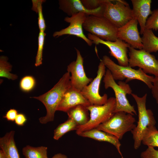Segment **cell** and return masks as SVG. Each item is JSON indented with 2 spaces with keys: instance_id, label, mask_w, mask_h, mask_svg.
I'll return each mask as SVG.
<instances>
[{
  "instance_id": "1",
  "label": "cell",
  "mask_w": 158,
  "mask_h": 158,
  "mask_svg": "<svg viewBox=\"0 0 158 158\" xmlns=\"http://www.w3.org/2000/svg\"><path fill=\"white\" fill-rule=\"evenodd\" d=\"M70 75V73L67 72L50 90L39 96L31 97L41 102L46 108V116L39 119L41 123L46 124L54 121L55 112L59 104L66 92L71 87Z\"/></svg>"
},
{
  "instance_id": "2",
  "label": "cell",
  "mask_w": 158,
  "mask_h": 158,
  "mask_svg": "<svg viewBox=\"0 0 158 158\" xmlns=\"http://www.w3.org/2000/svg\"><path fill=\"white\" fill-rule=\"evenodd\" d=\"M101 60L110 71L115 80L122 81L126 80L125 82L127 83L133 80H139L144 82L149 88L151 89L154 77L145 73L141 69H135L129 66L117 64L106 55L103 56Z\"/></svg>"
},
{
  "instance_id": "3",
  "label": "cell",
  "mask_w": 158,
  "mask_h": 158,
  "mask_svg": "<svg viewBox=\"0 0 158 158\" xmlns=\"http://www.w3.org/2000/svg\"><path fill=\"white\" fill-rule=\"evenodd\" d=\"M137 105L138 112V121L135 128L131 132L134 141V148L137 150L140 147L143 135L146 129L149 127L155 126L156 121L152 111L147 109L146 102L147 94L142 97L132 93Z\"/></svg>"
},
{
  "instance_id": "4",
  "label": "cell",
  "mask_w": 158,
  "mask_h": 158,
  "mask_svg": "<svg viewBox=\"0 0 158 158\" xmlns=\"http://www.w3.org/2000/svg\"><path fill=\"white\" fill-rule=\"evenodd\" d=\"M103 81L105 89L111 88L114 92L116 104L114 113L123 111L133 116L137 114L134 106L130 104L127 98V94L132 93V91L129 85L122 81H119L116 83L110 71L107 69Z\"/></svg>"
},
{
  "instance_id": "5",
  "label": "cell",
  "mask_w": 158,
  "mask_h": 158,
  "mask_svg": "<svg viewBox=\"0 0 158 158\" xmlns=\"http://www.w3.org/2000/svg\"><path fill=\"white\" fill-rule=\"evenodd\" d=\"M136 119L132 114L123 111L114 113L108 120L97 128L111 135L119 140H121L125 133L131 131L136 127Z\"/></svg>"
},
{
  "instance_id": "6",
  "label": "cell",
  "mask_w": 158,
  "mask_h": 158,
  "mask_svg": "<svg viewBox=\"0 0 158 158\" xmlns=\"http://www.w3.org/2000/svg\"><path fill=\"white\" fill-rule=\"evenodd\" d=\"M83 28L90 34L106 41L118 39V28L103 16L87 15Z\"/></svg>"
},
{
  "instance_id": "7",
  "label": "cell",
  "mask_w": 158,
  "mask_h": 158,
  "mask_svg": "<svg viewBox=\"0 0 158 158\" xmlns=\"http://www.w3.org/2000/svg\"><path fill=\"white\" fill-rule=\"evenodd\" d=\"M115 98L111 97L101 105H90L87 107L90 112V118L84 125L78 126L76 130L78 135L81 133L96 128L109 119L114 114L116 106Z\"/></svg>"
},
{
  "instance_id": "8",
  "label": "cell",
  "mask_w": 158,
  "mask_h": 158,
  "mask_svg": "<svg viewBox=\"0 0 158 158\" xmlns=\"http://www.w3.org/2000/svg\"><path fill=\"white\" fill-rule=\"evenodd\" d=\"M105 0L103 16L118 28L125 25L133 18L132 9L126 1L121 0Z\"/></svg>"
},
{
  "instance_id": "9",
  "label": "cell",
  "mask_w": 158,
  "mask_h": 158,
  "mask_svg": "<svg viewBox=\"0 0 158 158\" xmlns=\"http://www.w3.org/2000/svg\"><path fill=\"white\" fill-rule=\"evenodd\" d=\"M128 66L138 67L146 74L158 77V59L143 49H137L131 47L128 48Z\"/></svg>"
},
{
  "instance_id": "10",
  "label": "cell",
  "mask_w": 158,
  "mask_h": 158,
  "mask_svg": "<svg viewBox=\"0 0 158 158\" xmlns=\"http://www.w3.org/2000/svg\"><path fill=\"white\" fill-rule=\"evenodd\" d=\"M106 67L101 60L98 66L96 77L88 85L85 86L81 92L88 101L91 105H101L107 102L108 95L106 94L101 96L99 90L101 81L106 72Z\"/></svg>"
},
{
  "instance_id": "11",
  "label": "cell",
  "mask_w": 158,
  "mask_h": 158,
  "mask_svg": "<svg viewBox=\"0 0 158 158\" xmlns=\"http://www.w3.org/2000/svg\"><path fill=\"white\" fill-rule=\"evenodd\" d=\"M75 49L77 54L76 59L67 66V70L71 74L70 80L71 87L81 91L93 79L87 76L84 68L83 58L80 51L76 48Z\"/></svg>"
},
{
  "instance_id": "12",
  "label": "cell",
  "mask_w": 158,
  "mask_h": 158,
  "mask_svg": "<svg viewBox=\"0 0 158 158\" xmlns=\"http://www.w3.org/2000/svg\"><path fill=\"white\" fill-rule=\"evenodd\" d=\"M87 37L95 44H102L109 49V53L117 60L118 65L128 66V49L130 46L124 41L118 38L114 41H106L100 39L90 33L87 34Z\"/></svg>"
},
{
  "instance_id": "13",
  "label": "cell",
  "mask_w": 158,
  "mask_h": 158,
  "mask_svg": "<svg viewBox=\"0 0 158 158\" xmlns=\"http://www.w3.org/2000/svg\"><path fill=\"white\" fill-rule=\"evenodd\" d=\"M87 15L80 13L71 16L66 17L64 20L69 23V25L59 31L54 32L53 36L57 37L63 35H73L82 39L89 46H92V41L85 35L83 30V25Z\"/></svg>"
},
{
  "instance_id": "14",
  "label": "cell",
  "mask_w": 158,
  "mask_h": 158,
  "mask_svg": "<svg viewBox=\"0 0 158 158\" xmlns=\"http://www.w3.org/2000/svg\"><path fill=\"white\" fill-rule=\"evenodd\" d=\"M137 20L133 17L125 25L118 28V38L129 44L131 47L137 49H143L142 37H140Z\"/></svg>"
},
{
  "instance_id": "15",
  "label": "cell",
  "mask_w": 158,
  "mask_h": 158,
  "mask_svg": "<svg viewBox=\"0 0 158 158\" xmlns=\"http://www.w3.org/2000/svg\"><path fill=\"white\" fill-rule=\"evenodd\" d=\"M59 8L68 15L71 16L79 13H83L87 15L103 16L104 4L101 6L93 10L87 9L80 0H60Z\"/></svg>"
},
{
  "instance_id": "16",
  "label": "cell",
  "mask_w": 158,
  "mask_h": 158,
  "mask_svg": "<svg viewBox=\"0 0 158 158\" xmlns=\"http://www.w3.org/2000/svg\"><path fill=\"white\" fill-rule=\"evenodd\" d=\"M78 105H82L87 107L91 104L81 91L71 87L65 93L57 111L66 113L71 108Z\"/></svg>"
},
{
  "instance_id": "17",
  "label": "cell",
  "mask_w": 158,
  "mask_h": 158,
  "mask_svg": "<svg viewBox=\"0 0 158 158\" xmlns=\"http://www.w3.org/2000/svg\"><path fill=\"white\" fill-rule=\"evenodd\" d=\"M133 17L137 20L140 27V33L142 35L145 28L147 20L152 13L151 9V0H131Z\"/></svg>"
},
{
  "instance_id": "18",
  "label": "cell",
  "mask_w": 158,
  "mask_h": 158,
  "mask_svg": "<svg viewBox=\"0 0 158 158\" xmlns=\"http://www.w3.org/2000/svg\"><path fill=\"white\" fill-rule=\"evenodd\" d=\"M78 135L83 137L90 138L99 141L106 142L110 143L115 147L122 158H123L120 151L121 144L119 140L115 136L96 128L83 132Z\"/></svg>"
},
{
  "instance_id": "19",
  "label": "cell",
  "mask_w": 158,
  "mask_h": 158,
  "mask_svg": "<svg viewBox=\"0 0 158 158\" xmlns=\"http://www.w3.org/2000/svg\"><path fill=\"white\" fill-rule=\"evenodd\" d=\"M15 131L11 130L0 138V147L7 158H20L14 140Z\"/></svg>"
},
{
  "instance_id": "20",
  "label": "cell",
  "mask_w": 158,
  "mask_h": 158,
  "mask_svg": "<svg viewBox=\"0 0 158 158\" xmlns=\"http://www.w3.org/2000/svg\"><path fill=\"white\" fill-rule=\"evenodd\" d=\"M89 111L85 106L78 105L71 108L66 113L68 118L73 119L79 126L84 125L89 120Z\"/></svg>"
},
{
  "instance_id": "21",
  "label": "cell",
  "mask_w": 158,
  "mask_h": 158,
  "mask_svg": "<svg viewBox=\"0 0 158 158\" xmlns=\"http://www.w3.org/2000/svg\"><path fill=\"white\" fill-rule=\"evenodd\" d=\"M142 39L143 49L150 53L158 51V37L152 30L145 29Z\"/></svg>"
},
{
  "instance_id": "22",
  "label": "cell",
  "mask_w": 158,
  "mask_h": 158,
  "mask_svg": "<svg viewBox=\"0 0 158 158\" xmlns=\"http://www.w3.org/2000/svg\"><path fill=\"white\" fill-rule=\"evenodd\" d=\"M47 148L44 146L33 147L27 145L23 147L22 151L25 158H48Z\"/></svg>"
},
{
  "instance_id": "23",
  "label": "cell",
  "mask_w": 158,
  "mask_h": 158,
  "mask_svg": "<svg viewBox=\"0 0 158 158\" xmlns=\"http://www.w3.org/2000/svg\"><path fill=\"white\" fill-rule=\"evenodd\" d=\"M78 125L73 119L68 118L64 123L59 124L55 129L53 138L58 140L67 133L76 130Z\"/></svg>"
},
{
  "instance_id": "24",
  "label": "cell",
  "mask_w": 158,
  "mask_h": 158,
  "mask_svg": "<svg viewBox=\"0 0 158 158\" xmlns=\"http://www.w3.org/2000/svg\"><path fill=\"white\" fill-rule=\"evenodd\" d=\"M142 143L148 147H158V130L155 126L146 129L143 135Z\"/></svg>"
},
{
  "instance_id": "25",
  "label": "cell",
  "mask_w": 158,
  "mask_h": 158,
  "mask_svg": "<svg viewBox=\"0 0 158 158\" xmlns=\"http://www.w3.org/2000/svg\"><path fill=\"white\" fill-rule=\"evenodd\" d=\"M8 58L4 56L0 57V77L7 78L12 80H15L18 78V76L10 73L12 66L8 61Z\"/></svg>"
},
{
  "instance_id": "26",
  "label": "cell",
  "mask_w": 158,
  "mask_h": 158,
  "mask_svg": "<svg viewBox=\"0 0 158 158\" xmlns=\"http://www.w3.org/2000/svg\"><path fill=\"white\" fill-rule=\"evenodd\" d=\"M46 35L44 32H40L38 37V50L35 63L36 66H38L42 63L43 50Z\"/></svg>"
},
{
  "instance_id": "27",
  "label": "cell",
  "mask_w": 158,
  "mask_h": 158,
  "mask_svg": "<svg viewBox=\"0 0 158 158\" xmlns=\"http://www.w3.org/2000/svg\"><path fill=\"white\" fill-rule=\"evenodd\" d=\"M35 84V79L33 76H26L21 79L20 82V87L22 91L28 92L34 88Z\"/></svg>"
},
{
  "instance_id": "28",
  "label": "cell",
  "mask_w": 158,
  "mask_h": 158,
  "mask_svg": "<svg viewBox=\"0 0 158 158\" xmlns=\"http://www.w3.org/2000/svg\"><path fill=\"white\" fill-rule=\"evenodd\" d=\"M145 28V29L152 30H158V8L152 11L147 20Z\"/></svg>"
},
{
  "instance_id": "29",
  "label": "cell",
  "mask_w": 158,
  "mask_h": 158,
  "mask_svg": "<svg viewBox=\"0 0 158 158\" xmlns=\"http://www.w3.org/2000/svg\"><path fill=\"white\" fill-rule=\"evenodd\" d=\"M45 1L39 0L37 6V11L38 13V25L40 31L44 32L46 28L45 21L43 17L42 11V4Z\"/></svg>"
},
{
  "instance_id": "30",
  "label": "cell",
  "mask_w": 158,
  "mask_h": 158,
  "mask_svg": "<svg viewBox=\"0 0 158 158\" xmlns=\"http://www.w3.org/2000/svg\"><path fill=\"white\" fill-rule=\"evenodd\" d=\"M105 0H81L85 7L89 10L97 9L102 6Z\"/></svg>"
},
{
  "instance_id": "31",
  "label": "cell",
  "mask_w": 158,
  "mask_h": 158,
  "mask_svg": "<svg viewBox=\"0 0 158 158\" xmlns=\"http://www.w3.org/2000/svg\"><path fill=\"white\" fill-rule=\"evenodd\" d=\"M140 158H158V150L154 148L148 147L140 154Z\"/></svg>"
},
{
  "instance_id": "32",
  "label": "cell",
  "mask_w": 158,
  "mask_h": 158,
  "mask_svg": "<svg viewBox=\"0 0 158 158\" xmlns=\"http://www.w3.org/2000/svg\"><path fill=\"white\" fill-rule=\"evenodd\" d=\"M151 89L152 95L158 104V77H154L152 86Z\"/></svg>"
},
{
  "instance_id": "33",
  "label": "cell",
  "mask_w": 158,
  "mask_h": 158,
  "mask_svg": "<svg viewBox=\"0 0 158 158\" xmlns=\"http://www.w3.org/2000/svg\"><path fill=\"white\" fill-rule=\"evenodd\" d=\"M18 114V111L14 109H10L6 113L5 115L3 116L8 121H13Z\"/></svg>"
},
{
  "instance_id": "34",
  "label": "cell",
  "mask_w": 158,
  "mask_h": 158,
  "mask_svg": "<svg viewBox=\"0 0 158 158\" xmlns=\"http://www.w3.org/2000/svg\"><path fill=\"white\" fill-rule=\"evenodd\" d=\"M27 121V118L23 114H18L15 120V123L19 126H23Z\"/></svg>"
},
{
  "instance_id": "35",
  "label": "cell",
  "mask_w": 158,
  "mask_h": 158,
  "mask_svg": "<svg viewBox=\"0 0 158 158\" xmlns=\"http://www.w3.org/2000/svg\"><path fill=\"white\" fill-rule=\"evenodd\" d=\"M52 158H68V157L65 154L59 153L55 154Z\"/></svg>"
},
{
  "instance_id": "36",
  "label": "cell",
  "mask_w": 158,
  "mask_h": 158,
  "mask_svg": "<svg viewBox=\"0 0 158 158\" xmlns=\"http://www.w3.org/2000/svg\"><path fill=\"white\" fill-rule=\"evenodd\" d=\"M0 158H7L4 152L1 149L0 150Z\"/></svg>"
}]
</instances>
